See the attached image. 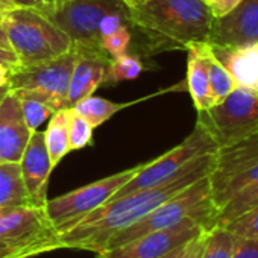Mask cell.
<instances>
[{
	"mask_svg": "<svg viewBox=\"0 0 258 258\" xmlns=\"http://www.w3.org/2000/svg\"><path fill=\"white\" fill-rule=\"evenodd\" d=\"M58 232L44 207L22 205L0 208V241L28 243L55 240Z\"/></svg>",
	"mask_w": 258,
	"mask_h": 258,
	"instance_id": "11",
	"label": "cell"
},
{
	"mask_svg": "<svg viewBox=\"0 0 258 258\" xmlns=\"http://www.w3.org/2000/svg\"><path fill=\"white\" fill-rule=\"evenodd\" d=\"M216 151H217V145L210 136V133L199 121H196L193 131L190 133V136H187L184 142H181L178 146H175L172 151L166 152L164 155L158 157L157 160L143 163L140 170L123 187H120V190L109 201H115L121 196H126L139 190L160 185L169 178H172L175 173H178L191 160L201 155L214 154Z\"/></svg>",
	"mask_w": 258,
	"mask_h": 258,
	"instance_id": "7",
	"label": "cell"
},
{
	"mask_svg": "<svg viewBox=\"0 0 258 258\" xmlns=\"http://www.w3.org/2000/svg\"><path fill=\"white\" fill-rule=\"evenodd\" d=\"M214 154L201 155L187 163L178 173L160 185L139 190L109 201L90 213L73 228L58 234L59 249L102 250L109 238L134 223L140 222L157 207L185 190L204 176H208Z\"/></svg>",
	"mask_w": 258,
	"mask_h": 258,
	"instance_id": "1",
	"label": "cell"
},
{
	"mask_svg": "<svg viewBox=\"0 0 258 258\" xmlns=\"http://www.w3.org/2000/svg\"><path fill=\"white\" fill-rule=\"evenodd\" d=\"M258 205V182L250 184L241 190H238L223 207H220L211 222L210 228L214 226H225L240 214L249 211L250 208Z\"/></svg>",
	"mask_w": 258,
	"mask_h": 258,
	"instance_id": "22",
	"label": "cell"
},
{
	"mask_svg": "<svg viewBox=\"0 0 258 258\" xmlns=\"http://www.w3.org/2000/svg\"><path fill=\"white\" fill-rule=\"evenodd\" d=\"M67 109V108H66ZM66 109L56 111L50 118L44 133V143L49 152L52 167L55 169L59 161L70 152L69 143V127H67V112Z\"/></svg>",
	"mask_w": 258,
	"mask_h": 258,
	"instance_id": "20",
	"label": "cell"
},
{
	"mask_svg": "<svg viewBox=\"0 0 258 258\" xmlns=\"http://www.w3.org/2000/svg\"><path fill=\"white\" fill-rule=\"evenodd\" d=\"M198 47L204 56L208 79H210L211 94L214 97V102L217 103V102L223 100L237 87V84H235L234 78L231 76V73L225 69V66L213 55L208 43H198Z\"/></svg>",
	"mask_w": 258,
	"mask_h": 258,
	"instance_id": "21",
	"label": "cell"
},
{
	"mask_svg": "<svg viewBox=\"0 0 258 258\" xmlns=\"http://www.w3.org/2000/svg\"><path fill=\"white\" fill-rule=\"evenodd\" d=\"M205 232H207V231H205ZM205 232L195 238L193 246H191V249H190V252H188L187 258H201V255H202V249H204V243H205Z\"/></svg>",
	"mask_w": 258,
	"mask_h": 258,
	"instance_id": "35",
	"label": "cell"
},
{
	"mask_svg": "<svg viewBox=\"0 0 258 258\" xmlns=\"http://www.w3.org/2000/svg\"><path fill=\"white\" fill-rule=\"evenodd\" d=\"M67 127H69V143L70 151H81L93 143V131L91 123L82 117L75 108H67Z\"/></svg>",
	"mask_w": 258,
	"mask_h": 258,
	"instance_id": "27",
	"label": "cell"
},
{
	"mask_svg": "<svg viewBox=\"0 0 258 258\" xmlns=\"http://www.w3.org/2000/svg\"><path fill=\"white\" fill-rule=\"evenodd\" d=\"M240 2L241 0H210L208 5L214 17H222L229 11H232Z\"/></svg>",
	"mask_w": 258,
	"mask_h": 258,
	"instance_id": "32",
	"label": "cell"
},
{
	"mask_svg": "<svg viewBox=\"0 0 258 258\" xmlns=\"http://www.w3.org/2000/svg\"><path fill=\"white\" fill-rule=\"evenodd\" d=\"M133 29L146 40L145 53L185 50L207 43L213 13L204 0H123Z\"/></svg>",
	"mask_w": 258,
	"mask_h": 258,
	"instance_id": "2",
	"label": "cell"
},
{
	"mask_svg": "<svg viewBox=\"0 0 258 258\" xmlns=\"http://www.w3.org/2000/svg\"><path fill=\"white\" fill-rule=\"evenodd\" d=\"M214 214L216 207L211 199L210 181L208 176H204L160 207H157L140 222L115 232L103 249L117 247L149 232L173 228L188 219H196L202 222L207 229H210Z\"/></svg>",
	"mask_w": 258,
	"mask_h": 258,
	"instance_id": "4",
	"label": "cell"
},
{
	"mask_svg": "<svg viewBox=\"0 0 258 258\" xmlns=\"http://www.w3.org/2000/svg\"><path fill=\"white\" fill-rule=\"evenodd\" d=\"M0 47H4V49H11L10 41H8V38H7V35H5V31H4L2 25H0Z\"/></svg>",
	"mask_w": 258,
	"mask_h": 258,
	"instance_id": "38",
	"label": "cell"
},
{
	"mask_svg": "<svg viewBox=\"0 0 258 258\" xmlns=\"http://www.w3.org/2000/svg\"><path fill=\"white\" fill-rule=\"evenodd\" d=\"M207 43L229 47L258 44V0H241L228 14L214 17Z\"/></svg>",
	"mask_w": 258,
	"mask_h": 258,
	"instance_id": "12",
	"label": "cell"
},
{
	"mask_svg": "<svg viewBox=\"0 0 258 258\" xmlns=\"http://www.w3.org/2000/svg\"><path fill=\"white\" fill-rule=\"evenodd\" d=\"M131 103H117V102L106 100L103 97L88 96V97L79 100L72 108H75L76 112H79L82 117H85L91 123L93 127H99L100 124H103L106 120H109L112 115H115L118 111H121L123 108H126Z\"/></svg>",
	"mask_w": 258,
	"mask_h": 258,
	"instance_id": "23",
	"label": "cell"
},
{
	"mask_svg": "<svg viewBox=\"0 0 258 258\" xmlns=\"http://www.w3.org/2000/svg\"><path fill=\"white\" fill-rule=\"evenodd\" d=\"M13 76V70L4 64H0V88L10 87V81Z\"/></svg>",
	"mask_w": 258,
	"mask_h": 258,
	"instance_id": "36",
	"label": "cell"
},
{
	"mask_svg": "<svg viewBox=\"0 0 258 258\" xmlns=\"http://www.w3.org/2000/svg\"><path fill=\"white\" fill-rule=\"evenodd\" d=\"M11 91H14V94L17 96L23 118L32 133L37 131V129L46 120H49L56 111L66 109L64 105L58 99L38 90L20 88V90H11Z\"/></svg>",
	"mask_w": 258,
	"mask_h": 258,
	"instance_id": "18",
	"label": "cell"
},
{
	"mask_svg": "<svg viewBox=\"0 0 258 258\" xmlns=\"http://www.w3.org/2000/svg\"><path fill=\"white\" fill-rule=\"evenodd\" d=\"M31 136L19 99L8 90L0 99V163H20Z\"/></svg>",
	"mask_w": 258,
	"mask_h": 258,
	"instance_id": "13",
	"label": "cell"
},
{
	"mask_svg": "<svg viewBox=\"0 0 258 258\" xmlns=\"http://www.w3.org/2000/svg\"><path fill=\"white\" fill-rule=\"evenodd\" d=\"M140 167L142 164L102 178L58 198L47 199L44 208L56 232L61 234L73 228L90 213L106 204L120 190V187H123L140 170Z\"/></svg>",
	"mask_w": 258,
	"mask_h": 258,
	"instance_id": "6",
	"label": "cell"
},
{
	"mask_svg": "<svg viewBox=\"0 0 258 258\" xmlns=\"http://www.w3.org/2000/svg\"><path fill=\"white\" fill-rule=\"evenodd\" d=\"M207 228L196 219H188L173 228L149 232L117 247L96 252V258H160L166 252L196 238Z\"/></svg>",
	"mask_w": 258,
	"mask_h": 258,
	"instance_id": "9",
	"label": "cell"
},
{
	"mask_svg": "<svg viewBox=\"0 0 258 258\" xmlns=\"http://www.w3.org/2000/svg\"><path fill=\"white\" fill-rule=\"evenodd\" d=\"M52 250H59V241L41 240L28 243H4L0 241V258H35Z\"/></svg>",
	"mask_w": 258,
	"mask_h": 258,
	"instance_id": "26",
	"label": "cell"
},
{
	"mask_svg": "<svg viewBox=\"0 0 258 258\" xmlns=\"http://www.w3.org/2000/svg\"><path fill=\"white\" fill-rule=\"evenodd\" d=\"M34 205L25 187L19 163H0V208Z\"/></svg>",
	"mask_w": 258,
	"mask_h": 258,
	"instance_id": "19",
	"label": "cell"
},
{
	"mask_svg": "<svg viewBox=\"0 0 258 258\" xmlns=\"http://www.w3.org/2000/svg\"><path fill=\"white\" fill-rule=\"evenodd\" d=\"M237 238L258 240V205L225 225Z\"/></svg>",
	"mask_w": 258,
	"mask_h": 258,
	"instance_id": "28",
	"label": "cell"
},
{
	"mask_svg": "<svg viewBox=\"0 0 258 258\" xmlns=\"http://www.w3.org/2000/svg\"><path fill=\"white\" fill-rule=\"evenodd\" d=\"M210 49L231 73L237 85L249 87L258 93V44L246 47L210 44Z\"/></svg>",
	"mask_w": 258,
	"mask_h": 258,
	"instance_id": "16",
	"label": "cell"
},
{
	"mask_svg": "<svg viewBox=\"0 0 258 258\" xmlns=\"http://www.w3.org/2000/svg\"><path fill=\"white\" fill-rule=\"evenodd\" d=\"M10 90V87H4V88H0V99H2L5 96V93Z\"/></svg>",
	"mask_w": 258,
	"mask_h": 258,
	"instance_id": "39",
	"label": "cell"
},
{
	"mask_svg": "<svg viewBox=\"0 0 258 258\" xmlns=\"http://www.w3.org/2000/svg\"><path fill=\"white\" fill-rule=\"evenodd\" d=\"M187 90L193 99L196 111H205L211 108L216 102L211 94L210 79L207 73V66L204 56L198 47V43H193L187 49Z\"/></svg>",
	"mask_w": 258,
	"mask_h": 258,
	"instance_id": "17",
	"label": "cell"
},
{
	"mask_svg": "<svg viewBox=\"0 0 258 258\" xmlns=\"http://www.w3.org/2000/svg\"><path fill=\"white\" fill-rule=\"evenodd\" d=\"M0 25L22 67L50 61L73 49L70 37L50 17L31 8L11 10Z\"/></svg>",
	"mask_w": 258,
	"mask_h": 258,
	"instance_id": "3",
	"label": "cell"
},
{
	"mask_svg": "<svg viewBox=\"0 0 258 258\" xmlns=\"http://www.w3.org/2000/svg\"><path fill=\"white\" fill-rule=\"evenodd\" d=\"M20 170L25 187L34 205L44 207L47 202V187L49 178L53 170L49 152L44 143V133L38 129L32 133L31 140L22 155Z\"/></svg>",
	"mask_w": 258,
	"mask_h": 258,
	"instance_id": "14",
	"label": "cell"
},
{
	"mask_svg": "<svg viewBox=\"0 0 258 258\" xmlns=\"http://www.w3.org/2000/svg\"><path fill=\"white\" fill-rule=\"evenodd\" d=\"M237 237L225 226H214L207 229L205 243L201 258H231Z\"/></svg>",
	"mask_w": 258,
	"mask_h": 258,
	"instance_id": "24",
	"label": "cell"
},
{
	"mask_svg": "<svg viewBox=\"0 0 258 258\" xmlns=\"http://www.w3.org/2000/svg\"><path fill=\"white\" fill-rule=\"evenodd\" d=\"M0 64H4V66L10 67V69L13 70V73L22 67V66H20V61H19V58H17V55H16L11 49H4V47H0Z\"/></svg>",
	"mask_w": 258,
	"mask_h": 258,
	"instance_id": "33",
	"label": "cell"
},
{
	"mask_svg": "<svg viewBox=\"0 0 258 258\" xmlns=\"http://www.w3.org/2000/svg\"><path fill=\"white\" fill-rule=\"evenodd\" d=\"M13 2L19 8H31L52 19L69 0H13Z\"/></svg>",
	"mask_w": 258,
	"mask_h": 258,
	"instance_id": "30",
	"label": "cell"
},
{
	"mask_svg": "<svg viewBox=\"0 0 258 258\" xmlns=\"http://www.w3.org/2000/svg\"><path fill=\"white\" fill-rule=\"evenodd\" d=\"M124 5L123 0H69L52 20L70 37L75 50L106 55L100 46L99 23Z\"/></svg>",
	"mask_w": 258,
	"mask_h": 258,
	"instance_id": "8",
	"label": "cell"
},
{
	"mask_svg": "<svg viewBox=\"0 0 258 258\" xmlns=\"http://www.w3.org/2000/svg\"><path fill=\"white\" fill-rule=\"evenodd\" d=\"M14 8H17V7L14 5L13 0H0V20L5 17L7 13H10Z\"/></svg>",
	"mask_w": 258,
	"mask_h": 258,
	"instance_id": "37",
	"label": "cell"
},
{
	"mask_svg": "<svg viewBox=\"0 0 258 258\" xmlns=\"http://www.w3.org/2000/svg\"><path fill=\"white\" fill-rule=\"evenodd\" d=\"M78 53L75 49L46 62L16 70L10 81V90H38L58 99L67 108V93Z\"/></svg>",
	"mask_w": 258,
	"mask_h": 258,
	"instance_id": "10",
	"label": "cell"
},
{
	"mask_svg": "<svg viewBox=\"0 0 258 258\" xmlns=\"http://www.w3.org/2000/svg\"><path fill=\"white\" fill-rule=\"evenodd\" d=\"M219 148L258 134V93L237 85L223 100L198 112V120Z\"/></svg>",
	"mask_w": 258,
	"mask_h": 258,
	"instance_id": "5",
	"label": "cell"
},
{
	"mask_svg": "<svg viewBox=\"0 0 258 258\" xmlns=\"http://www.w3.org/2000/svg\"><path fill=\"white\" fill-rule=\"evenodd\" d=\"M231 258H258V240L237 238Z\"/></svg>",
	"mask_w": 258,
	"mask_h": 258,
	"instance_id": "31",
	"label": "cell"
},
{
	"mask_svg": "<svg viewBox=\"0 0 258 258\" xmlns=\"http://www.w3.org/2000/svg\"><path fill=\"white\" fill-rule=\"evenodd\" d=\"M145 70V66L142 59L136 55H129L127 52L123 55H118L115 58H111L106 75L103 79V84H117L121 81H131L140 76V73Z\"/></svg>",
	"mask_w": 258,
	"mask_h": 258,
	"instance_id": "25",
	"label": "cell"
},
{
	"mask_svg": "<svg viewBox=\"0 0 258 258\" xmlns=\"http://www.w3.org/2000/svg\"><path fill=\"white\" fill-rule=\"evenodd\" d=\"M204 2H207V4H208V2H210V0H204Z\"/></svg>",
	"mask_w": 258,
	"mask_h": 258,
	"instance_id": "40",
	"label": "cell"
},
{
	"mask_svg": "<svg viewBox=\"0 0 258 258\" xmlns=\"http://www.w3.org/2000/svg\"><path fill=\"white\" fill-rule=\"evenodd\" d=\"M78 59L73 67L67 93V108H72L79 100L93 96V93L103 85L108 64L111 58L102 53L78 52Z\"/></svg>",
	"mask_w": 258,
	"mask_h": 258,
	"instance_id": "15",
	"label": "cell"
},
{
	"mask_svg": "<svg viewBox=\"0 0 258 258\" xmlns=\"http://www.w3.org/2000/svg\"><path fill=\"white\" fill-rule=\"evenodd\" d=\"M131 29H133V28L126 26V28H121V29L115 31L114 34L105 37V38L100 41L102 50H103L109 58H115V56H118V55L126 53L129 44H131V40H133Z\"/></svg>",
	"mask_w": 258,
	"mask_h": 258,
	"instance_id": "29",
	"label": "cell"
},
{
	"mask_svg": "<svg viewBox=\"0 0 258 258\" xmlns=\"http://www.w3.org/2000/svg\"><path fill=\"white\" fill-rule=\"evenodd\" d=\"M193 241H195V238L187 241V243H184V244H181V246H178V247H175V249H172V250H169V252H166L160 258H187V255H188V252H190V249L193 246Z\"/></svg>",
	"mask_w": 258,
	"mask_h": 258,
	"instance_id": "34",
	"label": "cell"
}]
</instances>
